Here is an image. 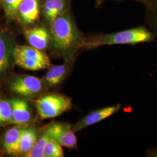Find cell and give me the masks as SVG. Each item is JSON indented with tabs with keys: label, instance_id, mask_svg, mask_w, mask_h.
<instances>
[{
	"label": "cell",
	"instance_id": "cell-1",
	"mask_svg": "<svg viewBox=\"0 0 157 157\" xmlns=\"http://www.w3.org/2000/svg\"><path fill=\"white\" fill-rule=\"evenodd\" d=\"M52 47L59 56L71 59L75 52L83 47L84 40L67 13L61 14L51 22Z\"/></svg>",
	"mask_w": 157,
	"mask_h": 157
},
{
	"label": "cell",
	"instance_id": "cell-2",
	"mask_svg": "<svg viewBox=\"0 0 157 157\" xmlns=\"http://www.w3.org/2000/svg\"><path fill=\"white\" fill-rule=\"evenodd\" d=\"M154 40L153 34L146 28L141 26L114 33L97 36L89 40L84 41L83 47L90 49L104 45L136 44L149 43Z\"/></svg>",
	"mask_w": 157,
	"mask_h": 157
},
{
	"label": "cell",
	"instance_id": "cell-3",
	"mask_svg": "<svg viewBox=\"0 0 157 157\" xmlns=\"http://www.w3.org/2000/svg\"><path fill=\"white\" fill-rule=\"evenodd\" d=\"M15 64L23 69L38 71L50 68V59L47 54L31 45H17L13 52Z\"/></svg>",
	"mask_w": 157,
	"mask_h": 157
},
{
	"label": "cell",
	"instance_id": "cell-4",
	"mask_svg": "<svg viewBox=\"0 0 157 157\" xmlns=\"http://www.w3.org/2000/svg\"><path fill=\"white\" fill-rule=\"evenodd\" d=\"M36 106L40 118L47 119L56 118L69 111L72 107L71 98L58 93L44 95L36 101Z\"/></svg>",
	"mask_w": 157,
	"mask_h": 157
},
{
	"label": "cell",
	"instance_id": "cell-5",
	"mask_svg": "<svg viewBox=\"0 0 157 157\" xmlns=\"http://www.w3.org/2000/svg\"><path fill=\"white\" fill-rule=\"evenodd\" d=\"M41 133L63 147L71 149L78 148V139L70 124L53 122L44 126Z\"/></svg>",
	"mask_w": 157,
	"mask_h": 157
},
{
	"label": "cell",
	"instance_id": "cell-6",
	"mask_svg": "<svg viewBox=\"0 0 157 157\" xmlns=\"http://www.w3.org/2000/svg\"><path fill=\"white\" fill-rule=\"evenodd\" d=\"M44 82L41 79L32 75L19 76L13 78L10 84L12 92L24 97H33L44 89Z\"/></svg>",
	"mask_w": 157,
	"mask_h": 157
},
{
	"label": "cell",
	"instance_id": "cell-7",
	"mask_svg": "<svg viewBox=\"0 0 157 157\" xmlns=\"http://www.w3.org/2000/svg\"><path fill=\"white\" fill-rule=\"evenodd\" d=\"M121 105L116 104L108 107L102 108L90 112L87 115L79 119L78 122L72 126L73 131L78 132L84 128L97 124L102 121L109 118L118 112L121 108Z\"/></svg>",
	"mask_w": 157,
	"mask_h": 157
},
{
	"label": "cell",
	"instance_id": "cell-8",
	"mask_svg": "<svg viewBox=\"0 0 157 157\" xmlns=\"http://www.w3.org/2000/svg\"><path fill=\"white\" fill-rule=\"evenodd\" d=\"M24 34L30 45L43 51L46 49L50 43V33L43 26H36L25 30Z\"/></svg>",
	"mask_w": 157,
	"mask_h": 157
},
{
	"label": "cell",
	"instance_id": "cell-9",
	"mask_svg": "<svg viewBox=\"0 0 157 157\" xmlns=\"http://www.w3.org/2000/svg\"><path fill=\"white\" fill-rule=\"evenodd\" d=\"M12 107V124H23L29 122L32 114L28 103L21 98H14L10 101Z\"/></svg>",
	"mask_w": 157,
	"mask_h": 157
},
{
	"label": "cell",
	"instance_id": "cell-10",
	"mask_svg": "<svg viewBox=\"0 0 157 157\" xmlns=\"http://www.w3.org/2000/svg\"><path fill=\"white\" fill-rule=\"evenodd\" d=\"M39 0H23L19 6V15L25 24H32L39 18Z\"/></svg>",
	"mask_w": 157,
	"mask_h": 157
},
{
	"label": "cell",
	"instance_id": "cell-11",
	"mask_svg": "<svg viewBox=\"0 0 157 157\" xmlns=\"http://www.w3.org/2000/svg\"><path fill=\"white\" fill-rule=\"evenodd\" d=\"M37 140V132L32 127L22 128L16 157L23 156L29 151Z\"/></svg>",
	"mask_w": 157,
	"mask_h": 157
},
{
	"label": "cell",
	"instance_id": "cell-12",
	"mask_svg": "<svg viewBox=\"0 0 157 157\" xmlns=\"http://www.w3.org/2000/svg\"><path fill=\"white\" fill-rule=\"evenodd\" d=\"M14 48L7 37L0 35V75L6 73L10 67Z\"/></svg>",
	"mask_w": 157,
	"mask_h": 157
},
{
	"label": "cell",
	"instance_id": "cell-13",
	"mask_svg": "<svg viewBox=\"0 0 157 157\" xmlns=\"http://www.w3.org/2000/svg\"><path fill=\"white\" fill-rule=\"evenodd\" d=\"M22 129L18 126H14L6 132L2 144L4 150L8 154L16 156Z\"/></svg>",
	"mask_w": 157,
	"mask_h": 157
},
{
	"label": "cell",
	"instance_id": "cell-14",
	"mask_svg": "<svg viewBox=\"0 0 157 157\" xmlns=\"http://www.w3.org/2000/svg\"><path fill=\"white\" fill-rule=\"evenodd\" d=\"M68 70V66L65 63L50 67L43 79L45 85L52 87L61 83L67 76Z\"/></svg>",
	"mask_w": 157,
	"mask_h": 157
},
{
	"label": "cell",
	"instance_id": "cell-15",
	"mask_svg": "<svg viewBox=\"0 0 157 157\" xmlns=\"http://www.w3.org/2000/svg\"><path fill=\"white\" fill-rule=\"evenodd\" d=\"M49 137L42 133L39 139L36 141L32 149L26 153L24 157H44L45 146L49 140Z\"/></svg>",
	"mask_w": 157,
	"mask_h": 157
},
{
	"label": "cell",
	"instance_id": "cell-16",
	"mask_svg": "<svg viewBox=\"0 0 157 157\" xmlns=\"http://www.w3.org/2000/svg\"><path fill=\"white\" fill-rule=\"evenodd\" d=\"M23 0H1L6 15L11 19H15L19 13V6Z\"/></svg>",
	"mask_w": 157,
	"mask_h": 157
},
{
	"label": "cell",
	"instance_id": "cell-17",
	"mask_svg": "<svg viewBox=\"0 0 157 157\" xmlns=\"http://www.w3.org/2000/svg\"><path fill=\"white\" fill-rule=\"evenodd\" d=\"M63 155L62 146L50 138L45 146L44 157H62Z\"/></svg>",
	"mask_w": 157,
	"mask_h": 157
},
{
	"label": "cell",
	"instance_id": "cell-18",
	"mask_svg": "<svg viewBox=\"0 0 157 157\" xmlns=\"http://www.w3.org/2000/svg\"><path fill=\"white\" fill-rule=\"evenodd\" d=\"M12 117L10 101H0V124L11 123Z\"/></svg>",
	"mask_w": 157,
	"mask_h": 157
},
{
	"label": "cell",
	"instance_id": "cell-19",
	"mask_svg": "<svg viewBox=\"0 0 157 157\" xmlns=\"http://www.w3.org/2000/svg\"><path fill=\"white\" fill-rule=\"evenodd\" d=\"M43 13L45 19L50 22H52L55 19L51 0L45 1L43 6Z\"/></svg>",
	"mask_w": 157,
	"mask_h": 157
},
{
	"label": "cell",
	"instance_id": "cell-20",
	"mask_svg": "<svg viewBox=\"0 0 157 157\" xmlns=\"http://www.w3.org/2000/svg\"><path fill=\"white\" fill-rule=\"evenodd\" d=\"M147 155L148 157H157V147L148 150L147 152Z\"/></svg>",
	"mask_w": 157,
	"mask_h": 157
},
{
	"label": "cell",
	"instance_id": "cell-21",
	"mask_svg": "<svg viewBox=\"0 0 157 157\" xmlns=\"http://www.w3.org/2000/svg\"><path fill=\"white\" fill-rule=\"evenodd\" d=\"M155 28H156V29H157V19H156V21H155Z\"/></svg>",
	"mask_w": 157,
	"mask_h": 157
},
{
	"label": "cell",
	"instance_id": "cell-22",
	"mask_svg": "<svg viewBox=\"0 0 157 157\" xmlns=\"http://www.w3.org/2000/svg\"><path fill=\"white\" fill-rule=\"evenodd\" d=\"M154 1H155V2L157 4V0H154Z\"/></svg>",
	"mask_w": 157,
	"mask_h": 157
}]
</instances>
